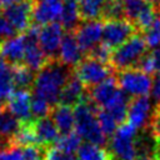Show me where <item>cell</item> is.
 I'll list each match as a JSON object with an SVG mask.
<instances>
[{
  "instance_id": "cell-1",
  "label": "cell",
  "mask_w": 160,
  "mask_h": 160,
  "mask_svg": "<svg viewBox=\"0 0 160 160\" xmlns=\"http://www.w3.org/2000/svg\"><path fill=\"white\" fill-rule=\"evenodd\" d=\"M71 75V68L62 64L59 59H51L38 72L34 81V94L44 98L50 105L59 104L60 94Z\"/></svg>"
},
{
  "instance_id": "cell-2",
  "label": "cell",
  "mask_w": 160,
  "mask_h": 160,
  "mask_svg": "<svg viewBox=\"0 0 160 160\" xmlns=\"http://www.w3.org/2000/svg\"><path fill=\"white\" fill-rule=\"evenodd\" d=\"M98 106L90 100L88 92L79 104L75 105V130L88 142L100 146L106 144V135L100 128L98 120Z\"/></svg>"
},
{
  "instance_id": "cell-3",
  "label": "cell",
  "mask_w": 160,
  "mask_h": 160,
  "mask_svg": "<svg viewBox=\"0 0 160 160\" xmlns=\"http://www.w3.org/2000/svg\"><path fill=\"white\" fill-rule=\"evenodd\" d=\"M148 44L141 31H136L130 39L121 44L111 55L110 64L115 70H125L135 68L139 60L146 54Z\"/></svg>"
},
{
  "instance_id": "cell-4",
  "label": "cell",
  "mask_w": 160,
  "mask_h": 160,
  "mask_svg": "<svg viewBox=\"0 0 160 160\" xmlns=\"http://www.w3.org/2000/svg\"><path fill=\"white\" fill-rule=\"evenodd\" d=\"M138 129L130 122L120 124L110 140V154L112 160H136L135 138Z\"/></svg>"
},
{
  "instance_id": "cell-5",
  "label": "cell",
  "mask_w": 160,
  "mask_h": 160,
  "mask_svg": "<svg viewBox=\"0 0 160 160\" xmlns=\"http://www.w3.org/2000/svg\"><path fill=\"white\" fill-rule=\"evenodd\" d=\"M115 69L109 62H102L90 55L85 56L75 68L74 74L81 80L85 88L89 90L104 81L105 79L112 76Z\"/></svg>"
},
{
  "instance_id": "cell-6",
  "label": "cell",
  "mask_w": 160,
  "mask_h": 160,
  "mask_svg": "<svg viewBox=\"0 0 160 160\" xmlns=\"http://www.w3.org/2000/svg\"><path fill=\"white\" fill-rule=\"evenodd\" d=\"M118 84L122 91L131 96H144L150 92L152 79L149 74L138 68H130L119 71Z\"/></svg>"
},
{
  "instance_id": "cell-7",
  "label": "cell",
  "mask_w": 160,
  "mask_h": 160,
  "mask_svg": "<svg viewBox=\"0 0 160 160\" xmlns=\"http://www.w3.org/2000/svg\"><path fill=\"white\" fill-rule=\"evenodd\" d=\"M136 31H138L136 26L128 19L106 20L104 22L101 42L110 49L119 48L128 39H130Z\"/></svg>"
},
{
  "instance_id": "cell-8",
  "label": "cell",
  "mask_w": 160,
  "mask_h": 160,
  "mask_svg": "<svg viewBox=\"0 0 160 160\" xmlns=\"http://www.w3.org/2000/svg\"><path fill=\"white\" fill-rule=\"evenodd\" d=\"M36 0H25L1 10L6 20L18 32H25L31 26Z\"/></svg>"
},
{
  "instance_id": "cell-9",
  "label": "cell",
  "mask_w": 160,
  "mask_h": 160,
  "mask_svg": "<svg viewBox=\"0 0 160 160\" xmlns=\"http://www.w3.org/2000/svg\"><path fill=\"white\" fill-rule=\"evenodd\" d=\"M104 22L99 20H84L74 30L75 38L82 51L90 52L102 39Z\"/></svg>"
},
{
  "instance_id": "cell-10",
  "label": "cell",
  "mask_w": 160,
  "mask_h": 160,
  "mask_svg": "<svg viewBox=\"0 0 160 160\" xmlns=\"http://www.w3.org/2000/svg\"><path fill=\"white\" fill-rule=\"evenodd\" d=\"M64 38V26L56 21L42 25L39 30L38 41L49 59H58L56 52Z\"/></svg>"
},
{
  "instance_id": "cell-11",
  "label": "cell",
  "mask_w": 160,
  "mask_h": 160,
  "mask_svg": "<svg viewBox=\"0 0 160 160\" xmlns=\"http://www.w3.org/2000/svg\"><path fill=\"white\" fill-rule=\"evenodd\" d=\"M151 116H152V114H151V101L146 95L136 96L129 102L128 122L134 125L136 129L146 128L150 122Z\"/></svg>"
},
{
  "instance_id": "cell-12",
  "label": "cell",
  "mask_w": 160,
  "mask_h": 160,
  "mask_svg": "<svg viewBox=\"0 0 160 160\" xmlns=\"http://www.w3.org/2000/svg\"><path fill=\"white\" fill-rule=\"evenodd\" d=\"M120 86L118 84V79L115 76H110L105 79L104 81L99 82L94 88L88 90V95L90 100L98 106V108H106L119 94Z\"/></svg>"
},
{
  "instance_id": "cell-13",
  "label": "cell",
  "mask_w": 160,
  "mask_h": 160,
  "mask_svg": "<svg viewBox=\"0 0 160 160\" xmlns=\"http://www.w3.org/2000/svg\"><path fill=\"white\" fill-rule=\"evenodd\" d=\"M64 0H36L32 20L36 25H46L60 20Z\"/></svg>"
},
{
  "instance_id": "cell-14",
  "label": "cell",
  "mask_w": 160,
  "mask_h": 160,
  "mask_svg": "<svg viewBox=\"0 0 160 160\" xmlns=\"http://www.w3.org/2000/svg\"><path fill=\"white\" fill-rule=\"evenodd\" d=\"M26 46L25 34L14 35L11 38H6L0 40V56L6 60L11 65L21 64L24 60Z\"/></svg>"
},
{
  "instance_id": "cell-15",
  "label": "cell",
  "mask_w": 160,
  "mask_h": 160,
  "mask_svg": "<svg viewBox=\"0 0 160 160\" xmlns=\"http://www.w3.org/2000/svg\"><path fill=\"white\" fill-rule=\"evenodd\" d=\"M31 98L30 90H15L9 98L5 105L21 122L31 121Z\"/></svg>"
},
{
  "instance_id": "cell-16",
  "label": "cell",
  "mask_w": 160,
  "mask_h": 160,
  "mask_svg": "<svg viewBox=\"0 0 160 160\" xmlns=\"http://www.w3.org/2000/svg\"><path fill=\"white\" fill-rule=\"evenodd\" d=\"M82 50L79 46V42L75 38L74 31H68L64 38L60 44V49H59V56L58 59L65 64L69 68H75L84 58H82Z\"/></svg>"
},
{
  "instance_id": "cell-17",
  "label": "cell",
  "mask_w": 160,
  "mask_h": 160,
  "mask_svg": "<svg viewBox=\"0 0 160 160\" xmlns=\"http://www.w3.org/2000/svg\"><path fill=\"white\" fill-rule=\"evenodd\" d=\"M21 124L6 106L0 110V150L12 145V139L21 128Z\"/></svg>"
},
{
  "instance_id": "cell-18",
  "label": "cell",
  "mask_w": 160,
  "mask_h": 160,
  "mask_svg": "<svg viewBox=\"0 0 160 160\" xmlns=\"http://www.w3.org/2000/svg\"><path fill=\"white\" fill-rule=\"evenodd\" d=\"M86 92H88V89L81 82V80L75 74H71L61 90L59 104L72 108L81 101V99L86 95Z\"/></svg>"
},
{
  "instance_id": "cell-19",
  "label": "cell",
  "mask_w": 160,
  "mask_h": 160,
  "mask_svg": "<svg viewBox=\"0 0 160 160\" xmlns=\"http://www.w3.org/2000/svg\"><path fill=\"white\" fill-rule=\"evenodd\" d=\"M38 144L45 148L51 146L60 138V131L58 130L52 118H40L32 121Z\"/></svg>"
},
{
  "instance_id": "cell-20",
  "label": "cell",
  "mask_w": 160,
  "mask_h": 160,
  "mask_svg": "<svg viewBox=\"0 0 160 160\" xmlns=\"http://www.w3.org/2000/svg\"><path fill=\"white\" fill-rule=\"evenodd\" d=\"M58 130L62 134L71 132L75 128V112L71 106L58 104L52 108V115H51Z\"/></svg>"
},
{
  "instance_id": "cell-21",
  "label": "cell",
  "mask_w": 160,
  "mask_h": 160,
  "mask_svg": "<svg viewBox=\"0 0 160 160\" xmlns=\"http://www.w3.org/2000/svg\"><path fill=\"white\" fill-rule=\"evenodd\" d=\"M61 25L66 31H74L81 21L79 0H64L62 12L60 16Z\"/></svg>"
},
{
  "instance_id": "cell-22",
  "label": "cell",
  "mask_w": 160,
  "mask_h": 160,
  "mask_svg": "<svg viewBox=\"0 0 160 160\" xmlns=\"http://www.w3.org/2000/svg\"><path fill=\"white\" fill-rule=\"evenodd\" d=\"M12 80L16 90H30L34 86V71L25 64L12 65Z\"/></svg>"
},
{
  "instance_id": "cell-23",
  "label": "cell",
  "mask_w": 160,
  "mask_h": 160,
  "mask_svg": "<svg viewBox=\"0 0 160 160\" xmlns=\"http://www.w3.org/2000/svg\"><path fill=\"white\" fill-rule=\"evenodd\" d=\"M79 160H112L110 151L92 142L81 144L78 149Z\"/></svg>"
},
{
  "instance_id": "cell-24",
  "label": "cell",
  "mask_w": 160,
  "mask_h": 160,
  "mask_svg": "<svg viewBox=\"0 0 160 160\" xmlns=\"http://www.w3.org/2000/svg\"><path fill=\"white\" fill-rule=\"evenodd\" d=\"M12 80V66L0 56V99H8L15 90Z\"/></svg>"
},
{
  "instance_id": "cell-25",
  "label": "cell",
  "mask_w": 160,
  "mask_h": 160,
  "mask_svg": "<svg viewBox=\"0 0 160 160\" xmlns=\"http://www.w3.org/2000/svg\"><path fill=\"white\" fill-rule=\"evenodd\" d=\"M106 0H79L81 20H99Z\"/></svg>"
},
{
  "instance_id": "cell-26",
  "label": "cell",
  "mask_w": 160,
  "mask_h": 160,
  "mask_svg": "<svg viewBox=\"0 0 160 160\" xmlns=\"http://www.w3.org/2000/svg\"><path fill=\"white\" fill-rule=\"evenodd\" d=\"M38 144V139L35 135L32 121L22 122L21 128L16 132V135L12 139V145L16 146H26V145H34Z\"/></svg>"
},
{
  "instance_id": "cell-27",
  "label": "cell",
  "mask_w": 160,
  "mask_h": 160,
  "mask_svg": "<svg viewBox=\"0 0 160 160\" xmlns=\"http://www.w3.org/2000/svg\"><path fill=\"white\" fill-rule=\"evenodd\" d=\"M96 115H98V120H99L100 128L104 131V134L106 136H112L119 128V122L116 121V119L106 109H98Z\"/></svg>"
},
{
  "instance_id": "cell-28",
  "label": "cell",
  "mask_w": 160,
  "mask_h": 160,
  "mask_svg": "<svg viewBox=\"0 0 160 160\" xmlns=\"http://www.w3.org/2000/svg\"><path fill=\"white\" fill-rule=\"evenodd\" d=\"M102 20H118L125 19V11L122 0H106L102 9Z\"/></svg>"
},
{
  "instance_id": "cell-29",
  "label": "cell",
  "mask_w": 160,
  "mask_h": 160,
  "mask_svg": "<svg viewBox=\"0 0 160 160\" xmlns=\"http://www.w3.org/2000/svg\"><path fill=\"white\" fill-rule=\"evenodd\" d=\"M149 2L145 0H122L124 11H125V19L135 24L138 16L140 12L146 8Z\"/></svg>"
},
{
  "instance_id": "cell-30",
  "label": "cell",
  "mask_w": 160,
  "mask_h": 160,
  "mask_svg": "<svg viewBox=\"0 0 160 160\" xmlns=\"http://www.w3.org/2000/svg\"><path fill=\"white\" fill-rule=\"evenodd\" d=\"M158 9H159V11H158V16H156L155 21L151 24V26L149 29H146L142 32L148 46L152 48V49H156L160 46V6H158Z\"/></svg>"
},
{
  "instance_id": "cell-31",
  "label": "cell",
  "mask_w": 160,
  "mask_h": 160,
  "mask_svg": "<svg viewBox=\"0 0 160 160\" xmlns=\"http://www.w3.org/2000/svg\"><path fill=\"white\" fill-rule=\"evenodd\" d=\"M81 136L76 132V131H71V132H68V134H62L58 141L55 142V145L62 150H66V151H75L80 148L81 145Z\"/></svg>"
},
{
  "instance_id": "cell-32",
  "label": "cell",
  "mask_w": 160,
  "mask_h": 160,
  "mask_svg": "<svg viewBox=\"0 0 160 160\" xmlns=\"http://www.w3.org/2000/svg\"><path fill=\"white\" fill-rule=\"evenodd\" d=\"M52 105H50L44 98L39 96V95H32L31 98V112L32 116H35L36 119L40 118H46L49 115V112L52 111Z\"/></svg>"
},
{
  "instance_id": "cell-33",
  "label": "cell",
  "mask_w": 160,
  "mask_h": 160,
  "mask_svg": "<svg viewBox=\"0 0 160 160\" xmlns=\"http://www.w3.org/2000/svg\"><path fill=\"white\" fill-rule=\"evenodd\" d=\"M44 160H79V158L72 151H66L58 148L56 145H51L46 148Z\"/></svg>"
},
{
  "instance_id": "cell-34",
  "label": "cell",
  "mask_w": 160,
  "mask_h": 160,
  "mask_svg": "<svg viewBox=\"0 0 160 160\" xmlns=\"http://www.w3.org/2000/svg\"><path fill=\"white\" fill-rule=\"evenodd\" d=\"M88 55H90V56H92V58H95L102 62H110L112 52H111L110 48H108L105 44L101 42V44H98L90 52H88Z\"/></svg>"
},
{
  "instance_id": "cell-35",
  "label": "cell",
  "mask_w": 160,
  "mask_h": 160,
  "mask_svg": "<svg viewBox=\"0 0 160 160\" xmlns=\"http://www.w3.org/2000/svg\"><path fill=\"white\" fill-rule=\"evenodd\" d=\"M24 160H44L45 151H42L41 145H26L22 148Z\"/></svg>"
},
{
  "instance_id": "cell-36",
  "label": "cell",
  "mask_w": 160,
  "mask_h": 160,
  "mask_svg": "<svg viewBox=\"0 0 160 160\" xmlns=\"http://www.w3.org/2000/svg\"><path fill=\"white\" fill-rule=\"evenodd\" d=\"M0 160H24L22 149L16 145H11L0 150Z\"/></svg>"
},
{
  "instance_id": "cell-37",
  "label": "cell",
  "mask_w": 160,
  "mask_h": 160,
  "mask_svg": "<svg viewBox=\"0 0 160 160\" xmlns=\"http://www.w3.org/2000/svg\"><path fill=\"white\" fill-rule=\"evenodd\" d=\"M135 68L142 70L144 72H146V74H149V75L155 74V61H154L152 54H151V52H150V54H145V55L139 60V62L136 64Z\"/></svg>"
},
{
  "instance_id": "cell-38",
  "label": "cell",
  "mask_w": 160,
  "mask_h": 160,
  "mask_svg": "<svg viewBox=\"0 0 160 160\" xmlns=\"http://www.w3.org/2000/svg\"><path fill=\"white\" fill-rule=\"evenodd\" d=\"M16 30L12 28V25L6 20V18L0 11V40L14 36Z\"/></svg>"
},
{
  "instance_id": "cell-39",
  "label": "cell",
  "mask_w": 160,
  "mask_h": 160,
  "mask_svg": "<svg viewBox=\"0 0 160 160\" xmlns=\"http://www.w3.org/2000/svg\"><path fill=\"white\" fill-rule=\"evenodd\" d=\"M150 95H151V99H152L155 106L160 105V75H158V74H155L152 78Z\"/></svg>"
},
{
  "instance_id": "cell-40",
  "label": "cell",
  "mask_w": 160,
  "mask_h": 160,
  "mask_svg": "<svg viewBox=\"0 0 160 160\" xmlns=\"http://www.w3.org/2000/svg\"><path fill=\"white\" fill-rule=\"evenodd\" d=\"M152 56H154V61H155V74L160 75V46L152 50Z\"/></svg>"
},
{
  "instance_id": "cell-41",
  "label": "cell",
  "mask_w": 160,
  "mask_h": 160,
  "mask_svg": "<svg viewBox=\"0 0 160 160\" xmlns=\"http://www.w3.org/2000/svg\"><path fill=\"white\" fill-rule=\"evenodd\" d=\"M21 1H25V0H0V10L8 8V6H10V5L21 2Z\"/></svg>"
},
{
  "instance_id": "cell-42",
  "label": "cell",
  "mask_w": 160,
  "mask_h": 160,
  "mask_svg": "<svg viewBox=\"0 0 160 160\" xmlns=\"http://www.w3.org/2000/svg\"><path fill=\"white\" fill-rule=\"evenodd\" d=\"M145 1H148L149 4H151L154 6H160V0H145Z\"/></svg>"
},
{
  "instance_id": "cell-43",
  "label": "cell",
  "mask_w": 160,
  "mask_h": 160,
  "mask_svg": "<svg viewBox=\"0 0 160 160\" xmlns=\"http://www.w3.org/2000/svg\"><path fill=\"white\" fill-rule=\"evenodd\" d=\"M136 160H158L155 158H141V159H136Z\"/></svg>"
},
{
  "instance_id": "cell-44",
  "label": "cell",
  "mask_w": 160,
  "mask_h": 160,
  "mask_svg": "<svg viewBox=\"0 0 160 160\" xmlns=\"http://www.w3.org/2000/svg\"><path fill=\"white\" fill-rule=\"evenodd\" d=\"M155 110H156V111H159V112H160V105H158V106H155Z\"/></svg>"
},
{
  "instance_id": "cell-45",
  "label": "cell",
  "mask_w": 160,
  "mask_h": 160,
  "mask_svg": "<svg viewBox=\"0 0 160 160\" xmlns=\"http://www.w3.org/2000/svg\"><path fill=\"white\" fill-rule=\"evenodd\" d=\"M4 106H5V105H2V102H1V99H0V110H1Z\"/></svg>"
}]
</instances>
